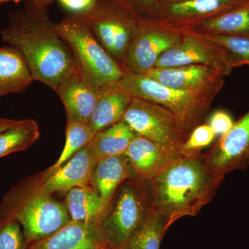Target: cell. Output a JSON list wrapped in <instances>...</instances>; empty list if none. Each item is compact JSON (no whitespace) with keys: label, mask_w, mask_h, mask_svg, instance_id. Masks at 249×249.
<instances>
[{"label":"cell","mask_w":249,"mask_h":249,"mask_svg":"<svg viewBox=\"0 0 249 249\" xmlns=\"http://www.w3.org/2000/svg\"><path fill=\"white\" fill-rule=\"evenodd\" d=\"M97 160L89 142L77 152L55 173L47 168V176L41 185V191L52 196L55 193H67L79 187H91V178Z\"/></svg>","instance_id":"obj_12"},{"label":"cell","mask_w":249,"mask_h":249,"mask_svg":"<svg viewBox=\"0 0 249 249\" xmlns=\"http://www.w3.org/2000/svg\"><path fill=\"white\" fill-rule=\"evenodd\" d=\"M22 55L11 47L0 48V99L7 95L24 92L33 83Z\"/></svg>","instance_id":"obj_19"},{"label":"cell","mask_w":249,"mask_h":249,"mask_svg":"<svg viewBox=\"0 0 249 249\" xmlns=\"http://www.w3.org/2000/svg\"><path fill=\"white\" fill-rule=\"evenodd\" d=\"M210 39L222 47L231 67L249 64V36L215 34Z\"/></svg>","instance_id":"obj_27"},{"label":"cell","mask_w":249,"mask_h":249,"mask_svg":"<svg viewBox=\"0 0 249 249\" xmlns=\"http://www.w3.org/2000/svg\"><path fill=\"white\" fill-rule=\"evenodd\" d=\"M59 36L70 47L82 74L96 88L118 83L124 73L100 44L84 18L68 15L55 25Z\"/></svg>","instance_id":"obj_4"},{"label":"cell","mask_w":249,"mask_h":249,"mask_svg":"<svg viewBox=\"0 0 249 249\" xmlns=\"http://www.w3.org/2000/svg\"><path fill=\"white\" fill-rule=\"evenodd\" d=\"M216 70L204 65L157 68L143 74L159 83L181 91L196 92L204 88L215 76Z\"/></svg>","instance_id":"obj_17"},{"label":"cell","mask_w":249,"mask_h":249,"mask_svg":"<svg viewBox=\"0 0 249 249\" xmlns=\"http://www.w3.org/2000/svg\"><path fill=\"white\" fill-rule=\"evenodd\" d=\"M18 122V120H14V119L0 118V133L14 127Z\"/></svg>","instance_id":"obj_32"},{"label":"cell","mask_w":249,"mask_h":249,"mask_svg":"<svg viewBox=\"0 0 249 249\" xmlns=\"http://www.w3.org/2000/svg\"><path fill=\"white\" fill-rule=\"evenodd\" d=\"M128 178H132V173L124 154L106 157L96 162L91 175V187L109 203L119 186Z\"/></svg>","instance_id":"obj_18"},{"label":"cell","mask_w":249,"mask_h":249,"mask_svg":"<svg viewBox=\"0 0 249 249\" xmlns=\"http://www.w3.org/2000/svg\"><path fill=\"white\" fill-rule=\"evenodd\" d=\"M178 42L175 34L155 30L137 33L131 40L124 55V63L128 71L146 73L155 67L162 53Z\"/></svg>","instance_id":"obj_13"},{"label":"cell","mask_w":249,"mask_h":249,"mask_svg":"<svg viewBox=\"0 0 249 249\" xmlns=\"http://www.w3.org/2000/svg\"><path fill=\"white\" fill-rule=\"evenodd\" d=\"M165 1H169V2H172V4H173V3L178 2V1H186V0H165Z\"/></svg>","instance_id":"obj_36"},{"label":"cell","mask_w":249,"mask_h":249,"mask_svg":"<svg viewBox=\"0 0 249 249\" xmlns=\"http://www.w3.org/2000/svg\"><path fill=\"white\" fill-rule=\"evenodd\" d=\"M94 135L88 124L67 122L65 146L56 162L48 168L51 173L61 168L77 152L88 145Z\"/></svg>","instance_id":"obj_26"},{"label":"cell","mask_w":249,"mask_h":249,"mask_svg":"<svg viewBox=\"0 0 249 249\" xmlns=\"http://www.w3.org/2000/svg\"><path fill=\"white\" fill-rule=\"evenodd\" d=\"M201 157L207 171L217 178H224L227 174L248 168L249 111Z\"/></svg>","instance_id":"obj_8"},{"label":"cell","mask_w":249,"mask_h":249,"mask_svg":"<svg viewBox=\"0 0 249 249\" xmlns=\"http://www.w3.org/2000/svg\"><path fill=\"white\" fill-rule=\"evenodd\" d=\"M249 1V0H186L173 3L169 11L178 17H190L222 10L229 11Z\"/></svg>","instance_id":"obj_25"},{"label":"cell","mask_w":249,"mask_h":249,"mask_svg":"<svg viewBox=\"0 0 249 249\" xmlns=\"http://www.w3.org/2000/svg\"><path fill=\"white\" fill-rule=\"evenodd\" d=\"M220 62L228 68L231 67L227 54H214L195 37H187L181 43L170 47L160 55L155 64L157 68L211 65Z\"/></svg>","instance_id":"obj_15"},{"label":"cell","mask_w":249,"mask_h":249,"mask_svg":"<svg viewBox=\"0 0 249 249\" xmlns=\"http://www.w3.org/2000/svg\"><path fill=\"white\" fill-rule=\"evenodd\" d=\"M116 249L112 248V247H109V245H107V247H106V249Z\"/></svg>","instance_id":"obj_37"},{"label":"cell","mask_w":249,"mask_h":249,"mask_svg":"<svg viewBox=\"0 0 249 249\" xmlns=\"http://www.w3.org/2000/svg\"><path fill=\"white\" fill-rule=\"evenodd\" d=\"M138 134L124 120L95 134L89 142L96 160L124 155Z\"/></svg>","instance_id":"obj_21"},{"label":"cell","mask_w":249,"mask_h":249,"mask_svg":"<svg viewBox=\"0 0 249 249\" xmlns=\"http://www.w3.org/2000/svg\"><path fill=\"white\" fill-rule=\"evenodd\" d=\"M80 16L107 52L124 58L133 33L127 21L109 12L102 0H98L89 12Z\"/></svg>","instance_id":"obj_9"},{"label":"cell","mask_w":249,"mask_h":249,"mask_svg":"<svg viewBox=\"0 0 249 249\" xmlns=\"http://www.w3.org/2000/svg\"><path fill=\"white\" fill-rule=\"evenodd\" d=\"M117 84L132 98L155 103L169 110L186 132L196 125L204 111V104L196 92L168 88L142 73L126 72Z\"/></svg>","instance_id":"obj_6"},{"label":"cell","mask_w":249,"mask_h":249,"mask_svg":"<svg viewBox=\"0 0 249 249\" xmlns=\"http://www.w3.org/2000/svg\"><path fill=\"white\" fill-rule=\"evenodd\" d=\"M215 137L209 124H200L193 129L181 147L182 158L200 157L202 149L209 146Z\"/></svg>","instance_id":"obj_28"},{"label":"cell","mask_w":249,"mask_h":249,"mask_svg":"<svg viewBox=\"0 0 249 249\" xmlns=\"http://www.w3.org/2000/svg\"><path fill=\"white\" fill-rule=\"evenodd\" d=\"M203 25L216 34L249 36V1L205 21Z\"/></svg>","instance_id":"obj_24"},{"label":"cell","mask_w":249,"mask_h":249,"mask_svg":"<svg viewBox=\"0 0 249 249\" xmlns=\"http://www.w3.org/2000/svg\"><path fill=\"white\" fill-rule=\"evenodd\" d=\"M168 229L164 218L151 209L145 222L124 249H160Z\"/></svg>","instance_id":"obj_23"},{"label":"cell","mask_w":249,"mask_h":249,"mask_svg":"<svg viewBox=\"0 0 249 249\" xmlns=\"http://www.w3.org/2000/svg\"><path fill=\"white\" fill-rule=\"evenodd\" d=\"M39 137L38 124L34 119L18 121L14 127L0 133V158L27 150Z\"/></svg>","instance_id":"obj_22"},{"label":"cell","mask_w":249,"mask_h":249,"mask_svg":"<svg viewBox=\"0 0 249 249\" xmlns=\"http://www.w3.org/2000/svg\"><path fill=\"white\" fill-rule=\"evenodd\" d=\"M132 97L119 86L111 83L99 88V97L88 123L95 134L120 122Z\"/></svg>","instance_id":"obj_16"},{"label":"cell","mask_w":249,"mask_h":249,"mask_svg":"<svg viewBox=\"0 0 249 249\" xmlns=\"http://www.w3.org/2000/svg\"><path fill=\"white\" fill-rule=\"evenodd\" d=\"M22 227L17 221L0 224V249H27Z\"/></svg>","instance_id":"obj_29"},{"label":"cell","mask_w":249,"mask_h":249,"mask_svg":"<svg viewBox=\"0 0 249 249\" xmlns=\"http://www.w3.org/2000/svg\"><path fill=\"white\" fill-rule=\"evenodd\" d=\"M22 0H0V4L3 3L9 2V1H14V2L18 3Z\"/></svg>","instance_id":"obj_35"},{"label":"cell","mask_w":249,"mask_h":249,"mask_svg":"<svg viewBox=\"0 0 249 249\" xmlns=\"http://www.w3.org/2000/svg\"><path fill=\"white\" fill-rule=\"evenodd\" d=\"M145 183L128 178L121 183L105 212L100 226L106 243L124 249L150 213Z\"/></svg>","instance_id":"obj_5"},{"label":"cell","mask_w":249,"mask_h":249,"mask_svg":"<svg viewBox=\"0 0 249 249\" xmlns=\"http://www.w3.org/2000/svg\"><path fill=\"white\" fill-rule=\"evenodd\" d=\"M231 116L224 111H217L211 116L209 126L213 129L215 136H222L227 134L233 126Z\"/></svg>","instance_id":"obj_30"},{"label":"cell","mask_w":249,"mask_h":249,"mask_svg":"<svg viewBox=\"0 0 249 249\" xmlns=\"http://www.w3.org/2000/svg\"><path fill=\"white\" fill-rule=\"evenodd\" d=\"M124 155L130 165L132 178L142 182L150 181L175 160L182 158L180 152L172 151L139 135L131 142Z\"/></svg>","instance_id":"obj_10"},{"label":"cell","mask_w":249,"mask_h":249,"mask_svg":"<svg viewBox=\"0 0 249 249\" xmlns=\"http://www.w3.org/2000/svg\"><path fill=\"white\" fill-rule=\"evenodd\" d=\"M133 1H137V2L141 3V4L144 5H150L153 2L154 0H133Z\"/></svg>","instance_id":"obj_34"},{"label":"cell","mask_w":249,"mask_h":249,"mask_svg":"<svg viewBox=\"0 0 249 249\" xmlns=\"http://www.w3.org/2000/svg\"><path fill=\"white\" fill-rule=\"evenodd\" d=\"M66 111L67 122L88 124L99 97L78 67L60 82L56 91Z\"/></svg>","instance_id":"obj_11"},{"label":"cell","mask_w":249,"mask_h":249,"mask_svg":"<svg viewBox=\"0 0 249 249\" xmlns=\"http://www.w3.org/2000/svg\"><path fill=\"white\" fill-rule=\"evenodd\" d=\"M65 204L71 220L100 225L109 203L91 187H79L67 192Z\"/></svg>","instance_id":"obj_20"},{"label":"cell","mask_w":249,"mask_h":249,"mask_svg":"<svg viewBox=\"0 0 249 249\" xmlns=\"http://www.w3.org/2000/svg\"><path fill=\"white\" fill-rule=\"evenodd\" d=\"M46 176L45 170L23 178L0 203V224L19 222L27 246L50 237L71 221L65 203L41 191Z\"/></svg>","instance_id":"obj_3"},{"label":"cell","mask_w":249,"mask_h":249,"mask_svg":"<svg viewBox=\"0 0 249 249\" xmlns=\"http://www.w3.org/2000/svg\"><path fill=\"white\" fill-rule=\"evenodd\" d=\"M53 1L54 0H27V4L37 7L47 8V6Z\"/></svg>","instance_id":"obj_33"},{"label":"cell","mask_w":249,"mask_h":249,"mask_svg":"<svg viewBox=\"0 0 249 249\" xmlns=\"http://www.w3.org/2000/svg\"><path fill=\"white\" fill-rule=\"evenodd\" d=\"M71 14L84 15L89 12L98 0H58Z\"/></svg>","instance_id":"obj_31"},{"label":"cell","mask_w":249,"mask_h":249,"mask_svg":"<svg viewBox=\"0 0 249 249\" xmlns=\"http://www.w3.org/2000/svg\"><path fill=\"white\" fill-rule=\"evenodd\" d=\"M101 226L71 220L53 235L28 245L27 249H105Z\"/></svg>","instance_id":"obj_14"},{"label":"cell","mask_w":249,"mask_h":249,"mask_svg":"<svg viewBox=\"0 0 249 249\" xmlns=\"http://www.w3.org/2000/svg\"><path fill=\"white\" fill-rule=\"evenodd\" d=\"M224 178L213 176L202 157L180 158L145 183L150 207L167 222L194 217L211 202Z\"/></svg>","instance_id":"obj_2"},{"label":"cell","mask_w":249,"mask_h":249,"mask_svg":"<svg viewBox=\"0 0 249 249\" xmlns=\"http://www.w3.org/2000/svg\"><path fill=\"white\" fill-rule=\"evenodd\" d=\"M46 8L26 4L10 16L2 40L22 55L34 81L56 91L61 80L77 67L73 53L55 29Z\"/></svg>","instance_id":"obj_1"},{"label":"cell","mask_w":249,"mask_h":249,"mask_svg":"<svg viewBox=\"0 0 249 249\" xmlns=\"http://www.w3.org/2000/svg\"><path fill=\"white\" fill-rule=\"evenodd\" d=\"M123 120L139 136L181 153L188 137L173 113L159 105L132 98Z\"/></svg>","instance_id":"obj_7"}]
</instances>
